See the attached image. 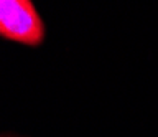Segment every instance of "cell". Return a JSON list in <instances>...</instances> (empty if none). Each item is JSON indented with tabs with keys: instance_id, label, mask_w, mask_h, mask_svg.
<instances>
[{
	"instance_id": "1",
	"label": "cell",
	"mask_w": 158,
	"mask_h": 137,
	"mask_svg": "<svg viewBox=\"0 0 158 137\" xmlns=\"http://www.w3.org/2000/svg\"><path fill=\"white\" fill-rule=\"evenodd\" d=\"M0 36L28 46L41 45L44 25L31 0H0Z\"/></svg>"
}]
</instances>
